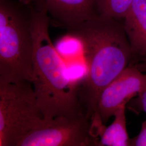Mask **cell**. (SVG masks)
I'll return each mask as SVG.
<instances>
[{"label":"cell","instance_id":"9c48e42d","mask_svg":"<svg viewBox=\"0 0 146 146\" xmlns=\"http://www.w3.org/2000/svg\"><path fill=\"white\" fill-rule=\"evenodd\" d=\"M125 105L122 106L114 114L112 123L102 127L99 136L98 146H131L126 128Z\"/></svg>","mask_w":146,"mask_h":146},{"label":"cell","instance_id":"6da1fadb","mask_svg":"<svg viewBox=\"0 0 146 146\" xmlns=\"http://www.w3.org/2000/svg\"><path fill=\"white\" fill-rule=\"evenodd\" d=\"M68 31L81 42L88 67L78 97L84 113L91 119L98 112L101 92L128 67L133 53L121 20L99 15Z\"/></svg>","mask_w":146,"mask_h":146},{"label":"cell","instance_id":"52a82bcc","mask_svg":"<svg viewBox=\"0 0 146 146\" xmlns=\"http://www.w3.org/2000/svg\"><path fill=\"white\" fill-rule=\"evenodd\" d=\"M42 7L58 26L70 29L99 15L96 0H31Z\"/></svg>","mask_w":146,"mask_h":146},{"label":"cell","instance_id":"277c9868","mask_svg":"<svg viewBox=\"0 0 146 146\" xmlns=\"http://www.w3.org/2000/svg\"><path fill=\"white\" fill-rule=\"evenodd\" d=\"M43 119L31 82L0 83V146H19Z\"/></svg>","mask_w":146,"mask_h":146},{"label":"cell","instance_id":"7c38bea8","mask_svg":"<svg viewBox=\"0 0 146 146\" xmlns=\"http://www.w3.org/2000/svg\"><path fill=\"white\" fill-rule=\"evenodd\" d=\"M67 64L69 78L73 86L78 89L87 78L88 67L86 61L75 60Z\"/></svg>","mask_w":146,"mask_h":146},{"label":"cell","instance_id":"7a4b0ae2","mask_svg":"<svg viewBox=\"0 0 146 146\" xmlns=\"http://www.w3.org/2000/svg\"><path fill=\"white\" fill-rule=\"evenodd\" d=\"M29 5L34 41L32 84L44 119L86 115L79 102L78 89L68 77L67 63L50 39V17L41 6L32 2Z\"/></svg>","mask_w":146,"mask_h":146},{"label":"cell","instance_id":"8992f818","mask_svg":"<svg viewBox=\"0 0 146 146\" xmlns=\"http://www.w3.org/2000/svg\"><path fill=\"white\" fill-rule=\"evenodd\" d=\"M146 88V74L134 67H127L101 92L98 112L104 124L123 105Z\"/></svg>","mask_w":146,"mask_h":146},{"label":"cell","instance_id":"5b68a950","mask_svg":"<svg viewBox=\"0 0 146 146\" xmlns=\"http://www.w3.org/2000/svg\"><path fill=\"white\" fill-rule=\"evenodd\" d=\"M91 122L86 115L43 119L19 146H98L91 134Z\"/></svg>","mask_w":146,"mask_h":146},{"label":"cell","instance_id":"5bb4252c","mask_svg":"<svg viewBox=\"0 0 146 146\" xmlns=\"http://www.w3.org/2000/svg\"><path fill=\"white\" fill-rule=\"evenodd\" d=\"M139 96V102L141 110L146 113V88L142 90Z\"/></svg>","mask_w":146,"mask_h":146},{"label":"cell","instance_id":"8fae6325","mask_svg":"<svg viewBox=\"0 0 146 146\" xmlns=\"http://www.w3.org/2000/svg\"><path fill=\"white\" fill-rule=\"evenodd\" d=\"M55 47L58 53L64 59L75 60L80 56V52L83 54L81 42L76 37L69 34H68V36L58 43V46Z\"/></svg>","mask_w":146,"mask_h":146},{"label":"cell","instance_id":"3957f363","mask_svg":"<svg viewBox=\"0 0 146 146\" xmlns=\"http://www.w3.org/2000/svg\"><path fill=\"white\" fill-rule=\"evenodd\" d=\"M33 54L29 2L0 0V83H32Z\"/></svg>","mask_w":146,"mask_h":146},{"label":"cell","instance_id":"4fadbf2b","mask_svg":"<svg viewBox=\"0 0 146 146\" xmlns=\"http://www.w3.org/2000/svg\"><path fill=\"white\" fill-rule=\"evenodd\" d=\"M131 146H146V120L142 125L139 134L131 140Z\"/></svg>","mask_w":146,"mask_h":146},{"label":"cell","instance_id":"9a60e30c","mask_svg":"<svg viewBox=\"0 0 146 146\" xmlns=\"http://www.w3.org/2000/svg\"><path fill=\"white\" fill-rule=\"evenodd\" d=\"M143 73H146V58L142 60V62L134 66Z\"/></svg>","mask_w":146,"mask_h":146},{"label":"cell","instance_id":"30bf717a","mask_svg":"<svg viewBox=\"0 0 146 146\" xmlns=\"http://www.w3.org/2000/svg\"><path fill=\"white\" fill-rule=\"evenodd\" d=\"M133 0H96L98 14L123 21Z\"/></svg>","mask_w":146,"mask_h":146},{"label":"cell","instance_id":"ba28073f","mask_svg":"<svg viewBox=\"0 0 146 146\" xmlns=\"http://www.w3.org/2000/svg\"><path fill=\"white\" fill-rule=\"evenodd\" d=\"M123 24L133 54L146 58V0H133Z\"/></svg>","mask_w":146,"mask_h":146}]
</instances>
